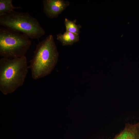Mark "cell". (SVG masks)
Segmentation results:
<instances>
[{
    "instance_id": "cell-1",
    "label": "cell",
    "mask_w": 139,
    "mask_h": 139,
    "mask_svg": "<svg viewBox=\"0 0 139 139\" xmlns=\"http://www.w3.org/2000/svg\"><path fill=\"white\" fill-rule=\"evenodd\" d=\"M59 54L53 37L49 35L37 44L28 66L37 80L50 74L58 62Z\"/></svg>"
},
{
    "instance_id": "cell-2",
    "label": "cell",
    "mask_w": 139,
    "mask_h": 139,
    "mask_svg": "<svg viewBox=\"0 0 139 139\" xmlns=\"http://www.w3.org/2000/svg\"><path fill=\"white\" fill-rule=\"evenodd\" d=\"M25 56L0 59V90L4 95L11 93L23 85L28 72Z\"/></svg>"
},
{
    "instance_id": "cell-3",
    "label": "cell",
    "mask_w": 139,
    "mask_h": 139,
    "mask_svg": "<svg viewBox=\"0 0 139 139\" xmlns=\"http://www.w3.org/2000/svg\"><path fill=\"white\" fill-rule=\"evenodd\" d=\"M0 25L22 33L32 39H38L45 33L44 30L37 19L27 12L14 10L0 16Z\"/></svg>"
},
{
    "instance_id": "cell-4",
    "label": "cell",
    "mask_w": 139,
    "mask_h": 139,
    "mask_svg": "<svg viewBox=\"0 0 139 139\" xmlns=\"http://www.w3.org/2000/svg\"><path fill=\"white\" fill-rule=\"evenodd\" d=\"M26 35L10 29L0 28V55L2 57H20L27 53L32 42Z\"/></svg>"
},
{
    "instance_id": "cell-5",
    "label": "cell",
    "mask_w": 139,
    "mask_h": 139,
    "mask_svg": "<svg viewBox=\"0 0 139 139\" xmlns=\"http://www.w3.org/2000/svg\"><path fill=\"white\" fill-rule=\"evenodd\" d=\"M44 13L48 18H57L70 5L69 2L64 0H44Z\"/></svg>"
},
{
    "instance_id": "cell-6",
    "label": "cell",
    "mask_w": 139,
    "mask_h": 139,
    "mask_svg": "<svg viewBox=\"0 0 139 139\" xmlns=\"http://www.w3.org/2000/svg\"><path fill=\"white\" fill-rule=\"evenodd\" d=\"M112 139H139V121L126 123L123 130Z\"/></svg>"
},
{
    "instance_id": "cell-7",
    "label": "cell",
    "mask_w": 139,
    "mask_h": 139,
    "mask_svg": "<svg viewBox=\"0 0 139 139\" xmlns=\"http://www.w3.org/2000/svg\"><path fill=\"white\" fill-rule=\"evenodd\" d=\"M57 39L63 46H70L79 41V35L71 32L66 31L63 33H59L57 35Z\"/></svg>"
},
{
    "instance_id": "cell-8",
    "label": "cell",
    "mask_w": 139,
    "mask_h": 139,
    "mask_svg": "<svg viewBox=\"0 0 139 139\" xmlns=\"http://www.w3.org/2000/svg\"><path fill=\"white\" fill-rule=\"evenodd\" d=\"M12 1V0H0V16L12 12L15 9L21 8L20 6H14Z\"/></svg>"
},
{
    "instance_id": "cell-9",
    "label": "cell",
    "mask_w": 139,
    "mask_h": 139,
    "mask_svg": "<svg viewBox=\"0 0 139 139\" xmlns=\"http://www.w3.org/2000/svg\"><path fill=\"white\" fill-rule=\"evenodd\" d=\"M76 22V19L72 21L65 18L64 23L66 28V31L79 35L81 32L80 30L82 26L80 24H77Z\"/></svg>"
}]
</instances>
